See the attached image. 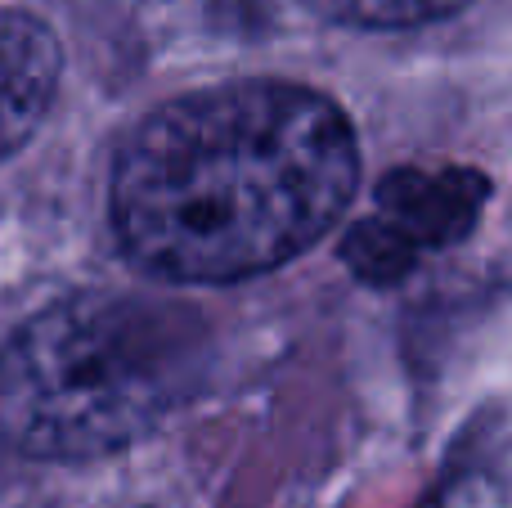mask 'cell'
Instances as JSON below:
<instances>
[{
	"label": "cell",
	"instance_id": "cell-1",
	"mask_svg": "<svg viewBox=\"0 0 512 508\" xmlns=\"http://www.w3.org/2000/svg\"><path fill=\"white\" fill-rule=\"evenodd\" d=\"M360 149L328 95L230 81L153 108L113 167L122 252L167 284H234L292 261L346 216Z\"/></svg>",
	"mask_w": 512,
	"mask_h": 508
},
{
	"label": "cell",
	"instance_id": "cell-2",
	"mask_svg": "<svg viewBox=\"0 0 512 508\" xmlns=\"http://www.w3.org/2000/svg\"><path fill=\"white\" fill-rule=\"evenodd\" d=\"M207 378L189 302L77 293L0 347V437L32 459H95L149 437Z\"/></svg>",
	"mask_w": 512,
	"mask_h": 508
},
{
	"label": "cell",
	"instance_id": "cell-3",
	"mask_svg": "<svg viewBox=\"0 0 512 508\" xmlns=\"http://www.w3.org/2000/svg\"><path fill=\"white\" fill-rule=\"evenodd\" d=\"M490 185L477 167H396L373 189V212H382L418 252H441L463 243L481 225Z\"/></svg>",
	"mask_w": 512,
	"mask_h": 508
},
{
	"label": "cell",
	"instance_id": "cell-4",
	"mask_svg": "<svg viewBox=\"0 0 512 508\" xmlns=\"http://www.w3.org/2000/svg\"><path fill=\"white\" fill-rule=\"evenodd\" d=\"M63 77L54 32L36 14L0 9V162L45 122Z\"/></svg>",
	"mask_w": 512,
	"mask_h": 508
},
{
	"label": "cell",
	"instance_id": "cell-5",
	"mask_svg": "<svg viewBox=\"0 0 512 508\" xmlns=\"http://www.w3.org/2000/svg\"><path fill=\"white\" fill-rule=\"evenodd\" d=\"M418 257H423V252H418L382 212L360 216V221H351V230L342 234L346 270L373 288H391V284H400V279H409L418 266Z\"/></svg>",
	"mask_w": 512,
	"mask_h": 508
},
{
	"label": "cell",
	"instance_id": "cell-6",
	"mask_svg": "<svg viewBox=\"0 0 512 508\" xmlns=\"http://www.w3.org/2000/svg\"><path fill=\"white\" fill-rule=\"evenodd\" d=\"M319 18L364 32H400V27H423L468 9L472 0H306Z\"/></svg>",
	"mask_w": 512,
	"mask_h": 508
}]
</instances>
